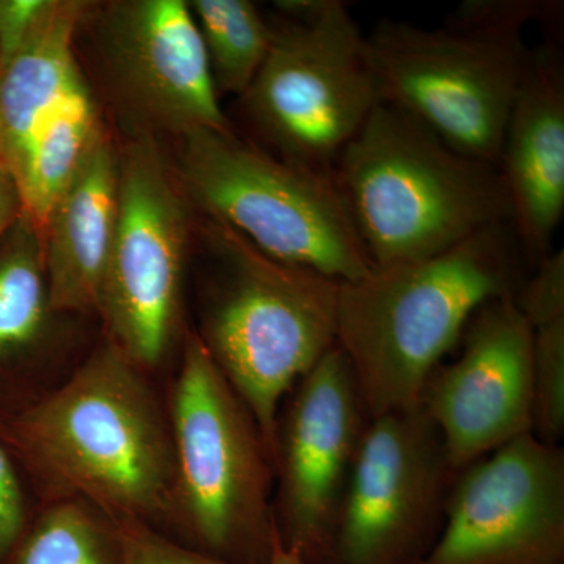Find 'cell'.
I'll use <instances>...</instances> for the list:
<instances>
[{
	"label": "cell",
	"instance_id": "10",
	"mask_svg": "<svg viewBox=\"0 0 564 564\" xmlns=\"http://www.w3.org/2000/svg\"><path fill=\"white\" fill-rule=\"evenodd\" d=\"M151 135L118 152V210L99 314L110 343L147 370L172 345L181 306L188 218Z\"/></svg>",
	"mask_w": 564,
	"mask_h": 564
},
{
	"label": "cell",
	"instance_id": "16",
	"mask_svg": "<svg viewBox=\"0 0 564 564\" xmlns=\"http://www.w3.org/2000/svg\"><path fill=\"white\" fill-rule=\"evenodd\" d=\"M118 210V151L104 126L43 228L52 313H99Z\"/></svg>",
	"mask_w": 564,
	"mask_h": 564
},
{
	"label": "cell",
	"instance_id": "18",
	"mask_svg": "<svg viewBox=\"0 0 564 564\" xmlns=\"http://www.w3.org/2000/svg\"><path fill=\"white\" fill-rule=\"evenodd\" d=\"M101 126L85 84L70 91L40 126L20 193L22 212L35 223L41 236L52 206L79 169Z\"/></svg>",
	"mask_w": 564,
	"mask_h": 564
},
{
	"label": "cell",
	"instance_id": "15",
	"mask_svg": "<svg viewBox=\"0 0 564 564\" xmlns=\"http://www.w3.org/2000/svg\"><path fill=\"white\" fill-rule=\"evenodd\" d=\"M497 170L530 267L554 250L564 214V65L554 41L532 50L511 107Z\"/></svg>",
	"mask_w": 564,
	"mask_h": 564
},
{
	"label": "cell",
	"instance_id": "11",
	"mask_svg": "<svg viewBox=\"0 0 564 564\" xmlns=\"http://www.w3.org/2000/svg\"><path fill=\"white\" fill-rule=\"evenodd\" d=\"M339 347L285 395L274 432L273 514L280 543L313 564L332 533L370 423Z\"/></svg>",
	"mask_w": 564,
	"mask_h": 564
},
{
	"label": "cell",
	"instance_id": "9",
	"mask_svg": "<svg viewBox=\"0 0 564 564\" xmlns=\"http://www.w3.org/2000/svg\"><path fill=\"white\" fill-rule=\"evenodd\" d=\"M456 473L421 404L370 419L332 533L313 564H419Z\"/></svg>",
	"mask_w": 564,
	"mask_h": 564
},
{
	"label": "cell",
	"instance_id": "27",
	"mask_svg": "<svg viewBox=\"0 0 564 564\" xmlns=\"http://www.w3.org/2000/svg\"><path fill=\"white\" fill-rule=\"evenodd\" d=\"M22 214V199L17 181L6 166H0V237L9 232Z\"/></svg>",
	"mask_w": 564,
	"mask_h": 564
},
{
	"label": "cell",
	"instance_id": "5",
	"mask_svg": "<svg viewBox=\"0 0 564 564\" xmlns=\"http://www.w3.org/2000/svg\"><path fill=\"white\" fill-rule=\"evenodd\" d=\"M209 223L218 263L198 336L273 458L285 395L337 345L340 282L273 261L239 234Z\"/></svg>",
	"mask_w": 564,
	"mask_h": 564
},
{
	"label": "cell",
	"instance_id": "12",
	"mask_svg": "<svg viewBox=\"0 0 564 564\" xmlns=\"http://www.w3.org/2000/svg\"><path fill=\"white\" fill-rule=\"evenodd\" d=\"M419 564H564V451L522 434L456 474Z\"/></svg>",
	"mask_w": 564,
	"mask_h": 564
},
{
	"label": "cell",
	"instance_id": "29",
	"mask_svg": "<svg viewBox=\"0 0 564 564\" xmlns=\"http://www.w3.org/2000/svg\"><path fill=\"white\" fill-rule=\"evenodd\" d=\"M0 166H3V133H2V120H0Z\"/></svg>",
	"mask_w": 564,
	"mask_h": 564
},
{
	"label": "cell",
	"instance_id": "8",
	"mask_svg": "<svg viewBox=\"0 0 564 564\" xmlns=\"http://www.w3.org/2000/svg\"><path fill=\"white\" fill-rule=\"evenodd\" d=\"M276 9L269 55L242 96L245 110L276 158L333 174L381 104L364 33L343 0H288Z\"/></svg>",
	"mask_w": 564,
	"mask_h": 564
},
{
	"label": "cell",
	"instance_id": "2",
	"mask_svg": "<svg viewBox=\"0 0 564 564\" xmlns=\"http://www.w3.org/2000/svg\"><path fill=\"white\" fill-rule=\"evenodd\" d=\"M530 270L507 221L433 258L343 282L337 347L370 417L417 406L425 381L475 313L494 300L514 299Z\"/></svg>",
	"mask_w": 564,
	"mask_h": 564
},
{
	"label": "cell",
	"instance_id": "25",
	"mask_svg": "<svg viewBox=\"0 0 564 564\" xmlns=\"http://www.w3.org/2000/svg\"><path fill=\"white\" fill-rule=\"evenodd\" d=\"M29 525L20 478L0 445V564L11 563Z\"/></svg>",
	"mask_w": 564,
	"mask_h": 564
},
{
	"label": "cell",
	"instance_id": "7",
	"mask_svg": "<svg viewBox=\"0 0 564 564\" xmlns=\"http://www.w3.org/2000/svg\"><path fill=\"white\" fill-rule=\"evenodd\" d=\"M381 102L454 150L497 166L511 107L532 50L524 32L452 20L429 29L381 21L364 35Z\"/></svg>",
	"mask_w": 564,
	"mask_h": 564
},
{
	"label": "cell",
	"instance_id": "21",
	"mask_svg": "<svg viewBox=\"0 0 564 564\" xmlns=\"http://www.w3.org/2000/svg\"><path fill=\"white\" fill-rule=\"evenodd\" d=\"M188 3L202 33L218 93L242 98L262 68L273 28L248 0H192Z\"/></svg>",
	"mask_w": 564,
	"mask_h": 564
},
{
	"label": "cell",
	"instance_id": "23",
	"mask_svg": "<svg viewBox=\"0 0 564 564\" xmlns=\"http://www.w3.org/2000/svg\"><path fill=\"white\" fill-rule=\"evenodd\" d=\"M519 313L532 329L564 318V251L552 250L527 274L514 296Z\"/></svg>",
	"mask_w": 564,
	"mask_h": 564
},
{
	"label": "cell",
	"instance_id": "13",
	"mask_svg": "<svg viewBox=\"0 0 564 564\" xmlns=\"http://www.w3.org/2000/svg\"><path fill=\"white\" fill-rule=\"evenodd\" d=\"M533 329L514 299L485 304L467 323L462 351L425 381L419 404L456 474L532 433Z\"/></svg>",
	"mask_w": 564,
	"mask_h": 564
},
{
	"label": "cell",
	"instance_id": "4",
	"mask_svg": "<svg viewBox=\"0 0 564 564\" xmlns=\"http://www.w3.org/2000/svg\"><path fill=\"white\" fill-rule=\"evenodd\" d=\"M169 410L174 452L170 536L220 562L269 564L278 540L272 454L198 333L185 339Z\"/></svg>",
	"mask_w": 564,
	"mask_h": 564
},
{
	"label": "cell",
	"instance_id": "19",
	"mask_svg": "<svg viewBox=\"0 0 564 564\" xmlns=\"http://www.w3.org/2000/svg\"><path fill=\"white\" fill-rule=\"evenodd\" d=\"M10 232L0 252V358L39 343L52 313L40 229L22 212Z\"/></svg>",
	"mask_w": 564,
	"mask_h": 564
},
{
	"label": "cell",
	"instance_id": "14",
	"mask_svg": "<svg viewBox=\"0 0 564 564\" xmlns=\"http://www.w3.org/2000/svg\"><path fill=\"white\" fill-rule=\"evenodd\" d=\"M101 32L111 79L141 121L181 137L234 132L187 2L110 3Z\"/></svg>",
	"mask_w": 564,
	"mask_h": 564
},
{
	"label": "cell",
	"instance_id": "17",
	"mask_svg": "<svg viewBox=\"0 0 564 564\" xmlns=\"http://www.w3.org/2000/svg\"><path fill=\"white\" fill-rule=\"evenodd\" d=\"M88 3L50 0L28 39L0 68L3 166L18 188L40 126L84 84L73 55V39Z\"/></svg>",
	"mask_w": 564,
	"mask_h": 564
},
{
	"label": "cell",
	"instance_id": "24",
	"mask_svg": "<svg viewBox=\"0 0 564 564\" xmlns=\"http://www.w3.org/2000/svg\"><path fill=\"white\" fill-rule=\"evenodd\" d=\"M124 545V564H229L199 554L169 534L139 521H118Z\"/></svg>",
	"mask_w": 564,
	"mask_h": 564
},
{
	"label": "cell",
	"instance_id": "28",
	"mask_svg": "<svg viewBox=\"0 0 564 564\" xmlns=\"http://www.w3.org/2000/svg\"><path fill=\"white\" fill-rule=\"evenodd\" d=\"M269 564H306L300 558L299 554L295 552L289 551L284 545L280 543V538H278L276 543L273 545L272 556H270Z\"/></svg>",
	"mask_w": 564,
	"mask_h": 564
},
{
	"label": "cell",
	"instance_id": "6",
	"mask_svg": "<svg viewBox=\"0 0 564 564\" xmlns=\"http://www.w3.org/2000/svg\"><path fill=\"white\" fill-rule=\"evenodd\" d=\"M182 193L220 223L285 265L337 282L373 270L333 174L270 154L234 132L182 137Z\"/></svg>",
	"mask_w": 564,
	"mask_h": 564
},
{
	"label": "cell",
	"instance_id": "20",
	"mask_svg": "<svg viewBox=\"0 0 564 564\" xmlns=\"http://www.w3.org/2000/svg\"><path fill=\"white\" fill-rule=\"evenodd\" d=\"M10 564H124L117 519L80 499L50 502Z\"/></svg>",
	"mask_w": 564,
	"mask_h": 564
},
{
	"label": "cell",
	"instance_id": "3",
	"mask_svg": "<svg viewBox=\"0 0 564 564\" xmlns=\"http://www.w3.org/2000/svg\"><path fill=\"white\" fill-rule=\"evenodd\" d=\"M334 181L373 269L422 261L511 221L499 170L381 102L337 159Z\"/></svg>",
	"mask_w": 564,
	"mask_h": 564
},
{
	"label": "cell",
	"instance_id": "26",
	"mask_svg": "<svg viewBox=\"0 0 564 564\" xmlns=\"http://www.w3.org/2000/svg\"><path fill=\"white\" fill-rule=\"evenodd\" d=\"M50 0H0V68L28 39Z\"/></svg>",
	"mask_w": 564,
	"mask_h": 564
},
{
	"label": "cell",
	"instance_id": "22",
	"mask_svg": "<svg viewBox=\"0 0 564 564\" xmlns=\"http://www.w3.org/2000/svg\"><path fill=\"white\" fill-rule=\"evenodd\" d=\"M532 433L545 444L564 436V318L533 329Z\"/></svg>",
	"mask_w": 564,
	"mask_h": 564
},
{
	"label": "cell",
	"instance_id": "1",
	"mask_svg": "<svg viewBox=\"0 0 564 564\" xmlns=\"http://www.w3.org/2000/svg\"><path fill=\"white\" fill-rule=\"evenodd\" d=\"M13 436L46 502L80 499L117 521L172 533L170 417L147 373L115 344L18 415Z\"/></svg>",
	"mask_w": 564,
	"mask_h": 564
}]
</instances>
